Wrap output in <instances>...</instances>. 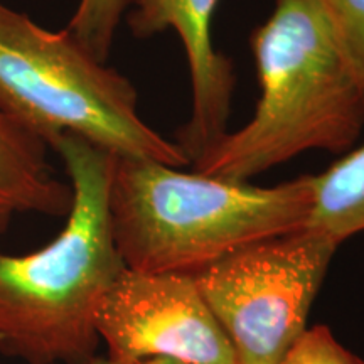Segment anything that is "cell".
<instances>
[{"mask_svg":"<svg viewBox=\"0 0 364 364\" xmlns=\"http://www.w3.org/2000/svg\"><path fill=\"white\" fill-rule=\"evenodd\" d=\"M51 149L73 189L71 209L46 247L0 248V353L27 364H90L98 358L97 307L127 268L108 213L115 154L71 134Z\"/></svg>","mask_w":364,"mask_h":364,"instance_id":"cell-1","label":"cell"},{"mask_svg":"<svg viewBox=\"0 0 364 364\" xmlns=\"http://www.w3.org/2000/svg\"><path fill=\"white\" fill-rule=\"evenodd\" d=\"M250 48L260 90L252 120L196 159V172L250 182L307 150L353 149L364 95L317 0H275Z\"/></svg>","mask_w":364,"mask_h":364,"instance_id":"cell-2","label":"cell"},{"mask_svg":"<svg viewBox=\"0 0 364 364\" xmlns=\"http://www.w3.org/2000/svg\"><path fill=\"white\" fill-rule=\"evenodd\" d=\"M314 176L272 188L115 156L108 213L129 270L196 275L258 241L306 228Z\"/></svg>","mask_w":364,"mask_h":364,"instance_id":"cell-3","label":"cell"},{"mask_svg":"<svg viewBox=\"0 0 364 364\" xmlns=\"http://www.w3.org/2000/svg\"><path fill=\"white\" fill-rule=\"evenodd\" d=\"M0 110L48 147L71 134L115 156L189 164L179 145L139 115V95L129 78L98 61L66 29L51 33L4 4Z\"/></svg>","mask_w":364,"mask_h":364,"instance_id":"cell-4","label":"cell"},{"mask_svg":"<svg viewBox=\"0 0 364 364\" xmlns=\"http://www.w3.org/2000/svg\"><path fill=\"white\" fill-rule=\"evenodd\" d=\"M338 245L302 230L258 241L196 273L238 364H279L306 332Z\"/></svg>","mask_w":364,"mask_h":364,"instance_id":"cell-5","label":"cell"},{"mask_svg":"<svg viewBox=\"0 0 364 364\" xmlns=\"http://www.w3.org/2000/svg\"><path fill=\"white\" fill-rule=\"evenodd\" d=\"M108 359L135 364L166 358L182 364H238L194 275L125 268L95 314Z\"/></svg>","mask_w":364,"mask_h":364,"instance_id":"cell-6","label":"cell"},{"mask_svg":"<svg viewBox=\"0 0 364 364\" xmlns=\"http://www.w3.org/2000/svg\"><path fill=\"white\" fill-rule=\"evenodd\" d=\"M221 0H132L125 21L136 39L172 29L188 59L191 117L176 135L189 162L216 144L228 132L236 75L230 58L213 44V17Z\"/></svg>","mask_w":364,"mask_h":364,"instance_id":"cell-7","label":"cell"},{"mask_svg":"<svg viewBox=\"0 0 364 364\" xmlns=\"http://www.w3.org/2000/svg\"><path fill=\"white\" fill-rule=\"evenodd\" d=\"M46 145L0 110V235L19 215L68 216L70 182L54 176Z\"/></svg>","mask_w":364,"mask_h":364,"instance_id":"cell-8","label":"cell"},{"mask_svg":"<svg viewBox=\"0 0 364 364\" xmlns=\"http://www.w3.org/2000/svg\"><path fill=\"white\" fill-rule=\"evenodd\" d=\"M307 230L339 247L364 231V145L348 150L322 174L314 176Z\"/></svg>","mask_w":364,"mask_h":364,"instance_id":"cell-9","label":"cell"},{"mask_svg":"<svg viewBox=\"0 0 364 364\" xmlns=\"http://www.w3.org/2000/svg\"><path fill=\"white\" fill-rule=\"evenodd\" d=\"M132 0H80L65 29L98 61L107 63Z\"/></svg>","mask_w":364,"mask_h":364,"instance_id":"cell-10","label":"cell"},{"mask_svg":"<svg viewBox=\"0 0 364 364\" xmlns=\"http://www.w3.org/2000/svg\"><path fill=\"white\" fill-rule=\"evenodd\" d=\"M364 95V0H317Z\"/></svg>","mask_w":364,"mask_h":364,"instance_id":"cell-11","label":"cell"},{"mask_svg":"<svg viewBox=\"0 0 364 364\" xmlns=\"http://www.w3.org/2000/svg\"><path fill=\"white\" fill-rule=\"evenodd\" d=\"M279 364H364V361L346 349L329 327L316 326L304 332Z\"/></svg>","mask_w":364,"mask_h":364,"instance_id":"cell-12","label":"cell"},{"mask_svg":"<svg viewBox=\"0 0 364 364\" xmlns=\"http://www.w3.org/2000/svg\"><path fill=\"white\" fill-rule=\"evenodd\" d=\"M135 364H182V363L172 361V359H166V358H154V359H145V361H140Z\"/></svg>","mask_w":364,"mask_h":364,"instance_id":"cell-13","label":"cell"},{"mask_svg":"<svg viewBox=\"0 0 364 364\" xmlns=\"http://www.w3.org/2000/svg\"><path fill=\"white\" fill-rule=\"evenodd\" d=\"M90 364H117V363H113L112 359H108V358H97L95 359V361H91Z\"/></svg>","mask_w":364,"mask_h":364,"instance_id":"cell-14","label":"cell"}]
</instances>
